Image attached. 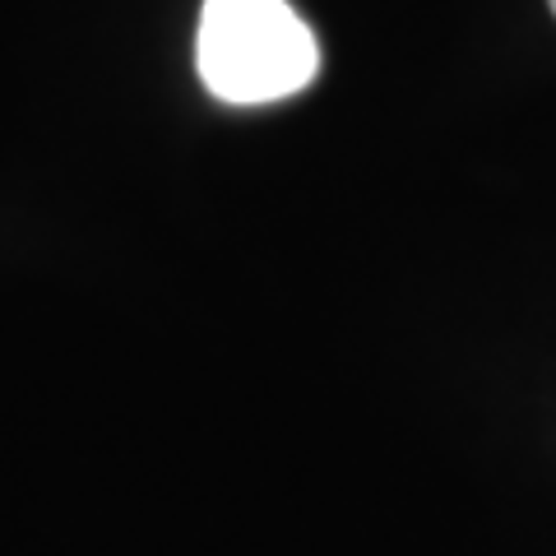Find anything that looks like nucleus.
I'll return each instance as SVG.
<instances>
[{
    "instance_id": "nucleus-1",
    "label": "nucleus",
    "mask_w": 556,
    "mask_h": 556,
    "mask_svg": "<svg viewBox=\"0 0 556 556\" xmlns=\"http://www.w3.org/2000/svg\"><path fill=\"white\" fill-rule=\"evenodd\" d=\"M195 65L218 102L265 108L316 79L320 42L288 0H204Z\"/></svg>"
},
{
    "instance_id": "nucleus-2",
    "label": "nucleus",
    "mask_w": 556,
    "mask_h": 556,
    "mask_svg": "<svg viewBox=\"0 0 556 556\" xmlns=\"http://www.w3.org/2000/svg\"><path fill=\"white\" fill-rule=\"evenodd\" d=\"M547 5H552V14H556V0H547Z\"/></svg>"
}]
</instances>
